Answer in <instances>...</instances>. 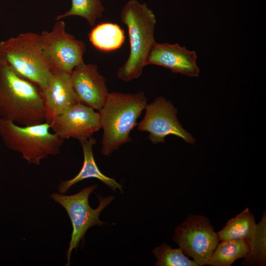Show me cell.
I'll return each mask as SVG.
<instances>
[{
	"label": "cell",
	"instance_id": "30bf717a",
	"mask_svg": "<svg viewBox=\"0 0 266 266\" xmlns=\"http://www.w3.org/2000/svg\"><path fill=\"white\" fill-rule=\"evenodd\" d=\"M50 123L51 129L63 140L74 138L80 142L101 128L100 114L93 108L78 102Z\"/></svg>",
	"mask_w": 266,
	"mask_h": 266
},
{
	"label": "cell",
	"instance_id": "6da1fadb",
	"mask_svg": "<svg viewBox=\"0 0 266 266\" xmlns=\"http://www.w3.org/2000/svg\"><path fill=\"white\" fill-rule=\"evenodd\" d=\"M0 119L21 126L46 122L41 90L0 63Z\"/></svg>",
	"mask_w": 266,
	"mask_h": 266
},
{
	"label": "cell",
	"instance_id": "ffe728a7",
	"mask_svg": "<svg viewBox=\"0 0 266 266\" xmlns=\"http://www.w3.org/2000/svg\"><path fill=\"white\" fill-rule=\"evenodd\" d=\"M157 261L155 266H198L189 259L180 248H172L167 244L163 243L152 251Z\"/></svg>",
	"mask_w": 266,
	"mask_h": 266
},
{
	"label": "cell",
	"instance_id": "2e32d148",
	"mask_svg": "<svg viewBox=\"0 0 266 266\" xmlns=\"http://www.w3.org/2000/svg\"><path fill=\"white\" fill-rule=\"evenodd\" d=\"M89 39L98 50L109 52L120 48L124 42L125 36L119 25L103 22L93 27L89 33Z\"/></svg>",
	"mask_w": 266,
	"mask_h": 266
},
{
	"label": "cell",
	"instance_id": "52a82bcc",
	"mask_svg": "<svg viewBox=\"0 0 266 266\" xmlns=\"http://www.w3.org/2000/svg\"><path fill=\"white\" fill-rule=\"evenodd\" d=\"M173 240L198 266L206 265L219 242L217 233L209 219L204 216L193 214L176 228Z\"/></svg>",
	"mask_w": 266,
	"mask_h": 266
},
{
	"label": "cell",
	"instance_id": "ba28073f",
	"mask_svg": "<svg viewBox=\"0 0 266 266\" xmlns=\"http://www.w3.org/2000/svg\"><path fill=\"white\" fill-rule=\"evenodd\" d=\"M39 35L43 52L54 69L71 74L84 62L85 44L66 31L63 21H56L50 32L44 31Z\"/></svg>",
	"mask_w": 266,
	"mask_h": 266
},
{
	"label": "cell",
	"instance_id": "277c9868",
	"mask_svg": "<svg viewBox=\"0 0 266 266\" xmlns=\"http://www.w3.org/2000/svg\"><path fill=\"white\" fill-rule=\"evenodd\" d=\"M0 63L7 65L41 90L48 84L54 70L43 52L40 35L32 32L0 41Z\"/></svg>",
	"mask_w": 266,
	"mask_h": 266
},
{
	"label": "cell",
	"instance_id": "7a4b0ae2",
	"mask_svg": "<svg viewBox=\"0 0 266 266\" xmlns=\"http://www.w3.org/2000/svg\"><path fill=\"white\" fill-rule=\"evenodd\" d=\"M147 104V99L142 91L135 94L109 92L99 110L103 131L101 147L103 155L109 156L131 141L130 133L137 126V120Z\"/></svg>",
	"mask_w": 266,
	"mask_h": 266
},
{
	"label": "cell",
	"instance_id": "7c38bea8",
	"mask_svg": "<svg viewBox=\"0 0 266 266\" xmlns=\"http://www.w3.org/2000/svg\"><path fill=\"white\" fill-rule=\"evenodd\" d=\"M195 51L188 50L178 43H158L153 45L146 64L163 66L172 72L189 77H198L200 68Z\"/></svg>",
	"mask_w": 266,
	"mask_h": 266
},
{
	"label": "cell",
	"instance_id": "3957f363",
	"mask_svg": "<svg viewBox=\"0 0 266 266\" xmlns=\"http://www.w3.org/2000/svg\"><path fill=\"white\" fill-rule=\"evenodd\" d=\"M120 19L127 27L130 50L127 60L118 69L117 77L125 82L139 78L153 45L156 16L145 3L129 0L124 5Z\"/></svg>",
	"mask_w": 266,
	"mask_h": 266
},
{
	"label": "cell",
	"instance_id": "9a60e30c",
	"mask_svg": "<svg viewBox=\"0 0 266 266\" xmlns=\"http://www.w3.org/2000/svg\"><path fill=\"white\" fill-rule=\"evenodd\" d=\"M257 224L254 215L248 208L230 219L217 234L219 241L244 239L251 241L254 237Z\"/></svg>",
	"mask_w": 266,
	"mask_h": 266
},
{
	"label": "cell",
	"instance_id": "9c48e42d",
	"mask_svg": "<svg viewBox=\"0 0 266 266\" xmlns=\"http://www.w3.org/2000/svg\"><path fill=\"white\" fill-rule=\"evenodd\" d=\"M142 120L137 129L149 133L148 138L154 144L163 143L168 135H174L193 144L196 140L184 129L177 116V109L165 98L159 97L147 104Z\"/></svg>",
	"mask_w": 266,
	"mask_h": 266
},
{
	"label": "cell",
	"instance_id": "5b68a950",
	"mask_svg": "<svg viewBox=\"0 0 266 266\" xmlns=\"http://www.w3.org/2000/svg\"><path fill=\"white\" fill-rule=\"evenodd\" d=\"M50 123L21 126L0 119V138L9 149L20 153L30 164L59 154L64 140L50 132Z\"/></svg>",
	"mask_w": 266,
	"mask_h": 266
},
{
	"label": "cell",
	"instance_id": "ac0fdd59",
	"mask_svg": "<svg viewBox=\"0 0 266 266\" xmlns=\"http://www.w3.org/2000/svg\"><path fill=\"white\" fill-rule=\"evenodd\" d=\"M71 1L70 9L57 16L56 21L69 16H77L84 18L90 26L94 27L104 11L101 0H71Z\"/></svg>",
	"mask_w": 266,
	"mask_h": 266
},
{
	"label": "cell",
	"instance_id": "4fadbf2b",
	"mask_svg": "<svg viewBox=\"0 0 266 266\" xmlns=\"http://www.w3.org/2000/svg\"><path fill=\"white\" fill-rule=\"evenodd\" d=\"M46 122L50 123L78 101L74 91L70 74L54 69L46 87L41 90Z\"/></svg>",
	"mask_w": 266,
	"mask_h": 266
},
{
	"label": "cell",
	"instance_id": "8992f818",
	"mask_svg": "<svg viewBox=\"0 0 266 266\" xmlns=\"http://www.w3.org/2000/svg\"><path fill=\"white\" fill-rule=\"evenodd\" d=\"M97 187V185L88 186L72 195L56 193L50 195L51 198L65 209L72 224V232L66 253L67 262L66 266L69 265L72 251L74 249L76 250L87 230L92 226L105 224L104 222L100 220V215L113 200L114 197L103 198L98 196V207L95 209L91 208L89 203V197Z\"/></svg>",
	"mask_w": 266,
	"mask_h": 266
},
{
	"label": "cell",
	"instance_id": "8fae6325",
	"mask_svg": "<svg viewBox=\"0 0 266 266\" xmlns=\"http://www.w3.org/2000/svg\"><path fill=\"white\" fill-rule=\"evenodd\" d=\"M70 76L78 101L100 110L109 92L106 79L100 73L98 66L83 62L73 68Z\"/></svg>",
	"mask_w": 266,
	"mask_h": 266
},
{
	"label": "cell",
	"instance_id": "5bb4252c",
	"mask_svg": "<svg viewBox=\"0 0 266 266\" xmlns=\"http://www.w3.org/2000/svg\"><path fill=\"white\" fill-rule=\"evenodd\" d=\"M96 142V139L92 136L80 142L84 155L82 167L79 173L73 178L60 183L58 186L60 193L65 194L73 185L90 178L100 180L114 191L117 189L122 191V186L121 184L117 182L114 179L103 174L99 169L95 161L93 152V147Z\"/></svg>",
	"mask_w": 266,
	"mask_h": 266
},
{
	"label": "cell",
	"instance_id": "e0dca14e",
	"mask_svg": "<svg viewBox=\"0 0 266 266\" xmlns=\"http://www.w3.org/2000/svg\"><path fill=\"white\" fill-rule=\"evenodd\" d=\"M249 245V241L244 239L221 240L212 252L206 265L231 266L236 260L246 257Z\"/></svg>",
	"mask_w": 266,
	"mask_h": 266
},
{
	"label": "cell",
	"instance_id": "d6986e66",
	"mask_svg": "<svg viewBox=\"0 0 266 266\" xmlns=\"http://www.w3.org/2000/svg\"><path fill=\"white\" fill-rule=\"evenodd\" d=\"M266 264V212L257 224L254 238L250 241L249 251L242 265L264 266Z\"/></svg>",
	"mask_w": 266,
	"mask_h": 266
}]
</instances>
